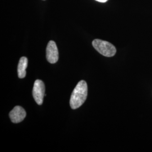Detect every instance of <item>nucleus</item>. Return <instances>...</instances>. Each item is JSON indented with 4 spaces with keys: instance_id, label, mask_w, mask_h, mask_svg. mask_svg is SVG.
I'll return each mask as SVG.
<instances>
[{
    "instance_id": "obj_4",
    "label": "nucleus",
    "mask_w": 152,
    "mask_h": 152,
    "mask_svg": "<svg viewBox=\"0 0 152 152\" xmlns=\"http://www.w3.org/2000/svg\"><path fill=\"white\" fill-rule=\"evenodd\" d=\"M46 59L50 63L55 64L59 59V52L54 41H49L46 48Z\"/></svg>"
},
{
    "instance_id": "obj_6",
    "label": "nucleus",
    "mask_w": 152,
    "mask_h": 152,
    "mask_svg": "<svg viewBox=\"0 0 152 152\" xmlns=\"http://www.w3.org/2000/svg\"><path fill=\"white\" fill-rule=\"evenodd\" d=\"M28 66V59L26 57L23 56L19 61L18 66V75L19 78H25L26 76V68Z\"/></svg>"
},
{
    "instance_id": "obj_7",
    "label": "nucleus",
    "mask_w": 152,
    "mask_h": 152,
    "mask_svg": "<svg viewBox=\"0 0 152 152\" xmlns=\"http://www.w3.org/2000/svg\"><path fill=\"white\" fill-rule=\"evenodd\" d=\"M95 1H97L98 2H106L107 1H108V0H95Z\"/></svg>"
},
{
    "instance_id": "obj_2",
    "label": "nucleus",
    "mask_w": 152,
    "mask_h": 152,
    "mask_svg": "<svg viewBox=\"0 0 152 152\" xmlns=\"http://www.w3.org/2000/svg\"><path fill=\"white\" fill-rule=\"evenodd\" d=\"M92 46L100 54L106 57H112L116 53V49L114 45L110 42L99 39L92 41Z\"/></svg>"
},
{
    "instance_id": "obj_1",
    "label": "nucleus",
    "mask_w": 152,
    "mask_h": 152,
    "mask_svg": "<svg viewBox=\"0 0 152 152\" xmlns=\"http://www.w3.org/2000/svg\"><path fill=\"white\" fill-rule=\"evenodd\" d=\"M88 87L86 81L82 80L79 82L71 95L70 106L71 108L76 109L80 107L87 99Z\"/></svg>"
},
{
    "instance_id": "obj_3",
    "label": "nucleus",
    "mask_w": 152,
    "mask_h": 152,
    "mask_svg": "<svg viewBox=\"0 0 152 152\" xmlns=\"http://www.w3.org/2000/svg\"><path fill=\"white\" fill-rule=\"evenodd\" d=\"M45 92V86L44 82L40 80H37L34 82L33 88V97L38 105L43 103Z\"/></svg>"
},
{
    "instance_id": "obj_5",
    "label": "nucleus",
    "mask_w": 152,
    "mask_h": 152,
    "mask_svg": "<svg viewBox=\"0 0 152 152\" xmlns=\"http://www.w3.org/2000/svg\"><path fill=\"white\" fill-rule=\"evenodd\" d=\"M26 112L20 106H16L9 113V117L11 122L14 124L20 123L26 117Z\"/></svg>"
}]
</instances>
